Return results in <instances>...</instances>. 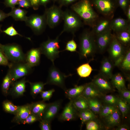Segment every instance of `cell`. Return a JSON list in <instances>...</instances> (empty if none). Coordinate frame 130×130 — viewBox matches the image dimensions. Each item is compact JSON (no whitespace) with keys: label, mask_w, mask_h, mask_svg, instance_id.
<instances>
[{"label":"cell","mask_w":130,"mask_h":130,"mask_svg":"<svg viewBox=\"0 0 130 130\" xmlns=\"http://www.w3.org/2000/svg\"><path fill=\"white\" fill-rule=\"evenodd\" d=\"M129 104L121 97H118L117 107L122 113L123 118L127 114L129 110Z\"/></svg>","instance_id":"cell-34"},{"label":"cell","mask_w":130,"mask_h":130,"mask_svg":"<svg viewBox=\"0 0 130 130\" xmlns=\"http://www.w3.org/2000/svg\"><path fill=\"white\" fill-rule=\"evenodd\" d=\"M31 113V104L19 106L17 111L14 115L12 122L18 124H21Z\"/></svg>","instance_id":"cell-17"},{"label":"cell","mask_w":130,"mask_h":130,"mask_svg":"<svg viewBox=\"0 0 130 130\" xmlns=\"http://www.w3.org/2000/svg\"><path fill=\"white\" fill-rule=\"evenodd\" d=\"M78 116V112L74 108L72 100L65 105L58 117L61 121H69L75 120Z\"/></svg>","instance_id":"cell-14"},{"label":"cell","mask_w":130,"mask_h":130,"mask_svg":"<svg viewBox=\"0 0 130 130\" xmlns=\"http://www.w3.org/2000/svg\"><path fill=\"white\" fill-rule=\"evenodd\" d=\"M31 7L34 10H37L40 5L39 0H29Z\"/></svg>","instance_id":"cell-51"},{"label":"cell","mask_w":130,"mask_h":130,"mask_svg":"<svg viewBox=\"0 0 130 130\" xmlns=\"http://www.w3.org/2000/svg\"><path fill=\"white\" fill-rule=\"evenodd\" d=\"M125 13L128 21L130 20V6H129L127 8Z\"/></svg>","instance_id":"cell-56"},{"label":"cell","mask_w":130,"mask_h":130,"mask_svg":"<svg viewBox=\"0 0 130 130\" xmlns=\"http://www.w3.org/2000/svg\"><path fill=\"white\" fill-rule=\"evenodd\" d=\"M108 52L110 58L114 62H120L123 59L124 54V48L115 36L113 35L109 45Z\"/></svg>","instance_id":"cell-10"},{"label":"cell","mask_w":130,"mask_h":130,"mask_svg":"<svg viewBox=\"0 0 130 130\" xmlns=\"http://www.w3.org/2000/svg\"><path fill=\"white\" fill-rule=\"evenodd\" d=\"M110 27L111 30L117 32L129 29L128 21L121 18H118L110 22Z\"/></svg>","instance_id":"cell-21"},{"label":"cell","mask_w":130,"mask_h":130,"mask_svg":"<svg viewBox=\"0 0 130 130\" xmlns=\"http://www.w3.org/2000/svg\"><path fill=\"white\" fill-rule=\"evenodd\" d=\"M120 97L126 101L129 104H130V91L126 88L118 91Z\"/></svg>","instance_id":"cell-45"},{"label":"cell","mask_w":130,"mask_h":130,"mask_svg":"<svg viewBox=\"0 0 130 130\" xmlns=\"http://www.w3.org/2000/svg\"><path fill=\"white\" fill-rule=\"evenodd\" d=\"M85 124L87 130H99L103 128V125L97 118L88 121Z\"/></svg>","instance_id":"cell-37"},{"label":"cell","mask_w":130,"mask_h":130,"mask_svg":"<svg viewBox=\"0 0 130 130\" xmlns=\"http://www.w3.org/2000/svg\"><path fill=\"white\" fill-rule=\"evenodd\" d=\"M110 27L102 33L97 35L96 43L97 49L101 52H104L109 45L113 35Z\"/></svg>","instance_id":"cell-12"},{"label":"cell","mask_w":130,"mask_h":130,"mask_svg":"<svg viewBox=\"0 0 130 130\" xmlns=\"http://www.w3.org/2000/svg\"><path fill=\"white\" fill-rule=\"evenodd\" d=\"M60 35L59 34L55 39L49 38L41 43L39 47L41 54H44L50 59L52 64H54L55 59L59 57V53L61 51H59V37Z\"/></svg>","instance_id":"cell-5"},{"label":"cell","mask_w":130,"mask_h":130,"mask_svg":"<svg viewBox=\"0 0 130 130\" xmlns=\"http://www.w3.org/2000/svg\"><path fill=\"white\" fill-rule=\"evenodd\" d=\"M39 127L41 130H51V122L49 120L42 119L39 121Z\"/></svg>","instance_id":"cell-46"},{"label":"cell","mask_w":130,"mask_h":130,"mask_svg":"<svg viewBox=\"0 0 130 130\" xmlns=\"http://www.w3.org/2000/svg\"><path fill=\"white\" fill-rule=\"evenodd\" d=\"M26 25L30 27L34 33L39 35L45 30L47 24L45 16L33 14L27 17L25 21Z\"/></svg>","instance_id":"cell-9"},{"label":"cell","mask_w":130,"mask_h":130,"mask_svg":"<svg viewBox=\"0 0 130 130\" xmlns=\"http://www.w3.org/2000/svg\"><path fill=\"white\" fill-rule=\"evenodd\" d=\"M77 45L73 39L69 40L67 43L65 49L63 50L71 52L77 51Z\"/></svg>","instance_id":"cell-41"},{"label":"cell","mask_w":130,"mask_h":130,"mask_svg":"<svg viewBox=\"0 0 130 130\" xmlns=\"http://www.w3.org/2000/svg\"><path fill=\"white\" fill-rule=\"evenodd\" d=\"M122 69L125 71L130 70V51L128 50L124 54L123 59L119 65Z\"/></svg>","instance_id":"cell-38"},{"label":"cell","mask_w":130,"mask_h":130,"mask_svg":"<svg viewBox=\"0 0 130 130\" xmlns=\"http://www.w3.org/2000/svg\"><path fill=\"white\" fill-rule=\"evenodd\" d=\"M111 79V82L113 87L116 88L118 91L126 88L125 79L120 73H117L113 75Z\"/></svg>","instance_id":"cell-25"},{"label":"cell","mask_w":130,"mask_h":130,"mask_svg":"<svg viewBox=\"0 0 130 130\" xmlns=\"http://www.w3.org/2000/svg\"><path fill=\"white\" fill-rule=\"evenodd\" d=\"M3 109L6 112L15 115L17 113L18 106L14 105L11 101L8 100L4 101L3 102Z\"/></svg>","instance_id":"cell-36"},{"label":"cell","mask_w":130,"mask_h":130,"mask_svg":"<svg viewBox=\"0 0 130 130\" xmlns=\"http://www.w3.org/2000/svg\"><path fill=\"white\" fill-rule=\"evenodd\" d=\"M92 70L89 62L80 65L76 69L77 74L80 77L82 78L89 77Z\"/></svg>","instance_id":"cell-32"},{"label":"cell","mask_w":130,"mask_h":130,"mask_svg":"<svg viewBox=\"0 0 130 130\" xmlns=\"http://www.w3.org/2000/svg\"><path fill=\"white\" fill-rule=\"evenodd\" d=\"M8 67L12 84L18 79L29 74L32 71V67L26 62L10 63Z\"/></svg>","instance_id":"cell-6"},{"label":"cell","mask_w":130,"mask_h":130,"mask_svg":"<svg viewBox=\"0 0 130 130\" xmlns=\"http://www.w3.org/2000/svg\"><path fill=\"white\" fill-rule=\"evenodd\" d=\"M2 26V25H0V33L2 32V31L1 30V27Z\"/></svg>","instance_id":"cell-57"},{"label":"cell","mask_w":130,"mask_h":130,"mask_svg":"<svg viewBox=\"0 0 130 130\" xmlns=\"http://www.w3.org/2000/svg\"><path fill=\"white\" fill-rule=\"evenodd\" d=\"M93 3L99 11L104 15L109 16L114 12V5L111 0H93Z\"/></svg>","instance_id":"cell-13"},{"label":"cell","mask_w":130,"mask_h":130,"mask_svg":"<svg viewBox=\"0 0 130 130\" xmlns=\"http://www.w3.org/2000/svg\"><path fill=\"white\" fill-rule=\"evenodd\" d=\"M18 5L20 8H28L31 7L29 0H21L18 2Z\"/></svg>","instance_id":"cell-49"},{"label":"cell","mask_w":130,"mask_h":130,"mask_svg":"<svg viewBox=\"0 0 130 130\" xmlns=\"http://www.w3.org/2000/svg\"><path fill=\"white\" fill-rule=\"evenodd\" d=\"M71 8L85 24L94 26L98 16L92 8L90 0H81L73 4Z\"/></svg>","instance_id":"cell-1"},{"label":"cell","mask_w":130,"mask_h":130,"mask_svg":"<svg viewBox=\"0 0 130 130\" xmlns=\"http://www.w3.org/2000/svg\"><path fill=\"white\" fill-rule=\"evenodd\" d=\"M113 65L111 59L104 58L102 62L100 74L109 79H111L112 75Z\"/></svg>","instance_id":"cell-20"},{"label":"cell","mask_w":130,"mask_h":130,"mask_svg":"<svg viewBox=\"0 0 130 130\" xmlns=\"http://www.w3.org/2000/svg\"><path fill=\"white\" fill-rule=\"evenodd\" d=\"M72 100L73 106L78 112L89 109L87 99L82 95Z\"/></svg>","instance_id":"cell-27"},{"label":"cell","mask_w":130,"mask_h":130,"mask_svg":"<svg viewBox=\"0 0 130 130\" xmlns=\"http://www.w3.org/2000/svg\"><path fill=\"white\" fill-rule=\"evenodd\" d=\"M10 64L9 61L0 49V65L8 66Z\"/></svg>","instance_id":"cell-47"},{"label":"cell","mask_w":130,"mask_h":130,"mask_svg":"<svg viewBox=\"0 0 130 130\" xmlns=\"http://www.w3.org/2000/svg\"><path fill=\"white\" fill-rule=\"evenodd\" d=\"M115 130H129V128L127 125L125 124H124L119 126Z\"/></svg>","instance_id":"cell-54"},{"label":"cell","mask_w":130,"mask_h":130,"mask_svg":"<svg viewBox=\"0 0 130 130\" xmlns=\"http://www.w3.org/2000/svg\"><path fill=\"white\" fill-rule=\"evenodd\" d=\"M41 53L39 48H32L26 54L25 62L31 67L39 65L40 64Z\"/></svg>","instance_id":"cell-18"},{"label":"cell","mask_w":130,"mask_h":130,"mask_svg":"<svg viewBox=\"0 0 130 130\" xmlns=\"http://www.w3.org/2000/svg\"><path fill=\"white\" fill-rule=\"evenodd\" d=\"M61 103V100H58L48 104L42 116V119L51 122L58 113Z\"/></svg>","instance_id":"cell-16"},{"label":"cell","mask_w":130,"mask_h":130,"mask_svg":"<svg viewBox=\"0 0 130 130\" xmlns=\"http://www.w3.org/2000/svg\"><path fill=\"white\" fill-rule=\"evenodd\" d=\"M109 79L99 73L94 77L92 82L104 95L114 91V88Z\"/></svg>","instance_id":"cell-11"},{"label":"cell","mask_w":130,"mask_h":130,"mask_svg":"<svg viewBox=\"0 0 130 130\" xmlns=\"http://www.w3.org/2000/svg\"><path fill=\"white\" fill-rule=\"evenodd\" d=\"M85 84L79 86L75 85L73 88L66 89L65 91L66 97L70 100L82 95Z\"/></svg>","instance_id":"cell-24"},{"label":"cell","mask_w":130,"mask_h":130,"mask_svg":"<svg viewBox=\"0 0 130 130\" xmlns=\"http://www.w3.org/2000/svg\"><path fill=\"white\" fill-rule=\"evenodd\" d=\"M103 96V100L106 104L117 107L118 97L112 94L105 95Z\"/></svg>","instance_id":"cell-39"},{"label":"cell","mask_w":130,"mask_h":130,"mask_svg":"<svg viewBox=\"0 0 130 130\" xmlns=\"http://www.w3.org/2000/svg\"><path fill=\"white\" fill-rule=\"evenodd\" d=\"M2 32L12 37L18 35L22 37H23V36L18 32L13 25L8 27L5 30L2 31Z\"/></svg>","instance_id":"cell-42"},{"label":"cell","mask_w":130,"mask_h":130,"mask_svg":"<svg viewBox=\"0 0 130 130\" xmlns=\"http://www.w3.org/2000/svg\"><path fill=\"white\" fill-rule=\"evenodd\" d=\"M106 126L110 128L116 126L120 121V113L117 108L111 114L104 117Z\"/></svg>","instance_id":"cell-23"},{"label":"cell","mask_w":130,"mask_h":130,"mask_svg":"<svg viewBox=\"0 0 130 130\" xmlns=\"http://www.w3.org/2000/svg\"><path fill=\"white\" fill-rule=\"evenodd\" d=\"M40 120V118L35 114L31 113L28 117L21 123V124H31L37 121H39Z\"/></svg>","instance_id":"cell-43"},{"label":"cell","mask_w":130,"mask_h":130,"mask_svg":"<svg viewBox=\"0 0 130 130\" xmlns=\"http://www.w3.org/2000/svg\"><path fill=\"white\" fill-rule=\"evenodd\" d=\"M61 8L60 6L53 5L46 9L44 14L47 25L50 28H54L63 20V11Z\"/></svg>","instance_id":"cell-7"},{"label":"cell","mask_w":130,"mask_h":130,"mask_svg":"<svg viewBox=\"0 0 130 130\" xmlns=\"http://www.w3.org/2000/svg\"><path fill=\"white\" fill-rule=\"evenodd\" d=\"M69 76L66 75L56 67L54 64H52L49 69L45 83L46 84L57 86L65 91L67 89L65 84V79Z\"/></svg>","instance_id":"cell-8"},{"label":"cell","mask_w":130,"mask_h":130,"mask_svg":"<svg viewBox=\"0 0 130 130\" xmlns=\"http://www.w3.org/2000/svg\"><path fill=\"white\" fill-rule=\"evenodd\" d=\"M21 0H4V3L6 7L13 8L17 5L18 2Z\"/></svg>","instance_id":"cell-48"},{"label":"cell","mask_w":130,"mask_h":130,"mask_svg":"<svg viewBox=\"0 0 130 130\" xmlns=\"http://www.w3.org/2000/svg\"><path fill=\"white\" fill-rule=\"evenodd\" d=\"M30 87V93L33 98L43 91L44 85L46 84L42 82H32L28 81Z\"/></svg>","instance_id":"cell-29"},{"label":"cell","mask_w":130,"mask_h":130,"mask_svg":"<svg viewBox=\"0 0 130 130\" xmlns=\"http://www.w3.org/2000/svg\"><path fill=\"white\" fill-rule=\"evenodd\" d=\"M87 99L89 109L95 115L99 114L103 106L100 101L97 98Z\"/></svg>","instance_id":"cell-30"},{"label":"cell","mask_w":130,"mask_h":130,"mask_svg":"<svg viewBox=\"0 0 130 130\" xmlns=\"http://www.w3.org/2000/svg\"><path fill=\"white\" fill-rule=\"evenodd\" d=\"M117 32L116 37L118 41L122 44L127 45L130 41V30L121 31Z\"/></svg>","instance_id":"cell-33"},{"label":"cell","mask_w":130,"mask_h":130,"mask_svg":"<svg viewBox=\"0 0 130 130\" xmlns=\"http://www.w3.org/2000/svg\"><path fill=\"white\" fill-rule=\"evenodd\" d=\"M28 81L26 80L25 77H23L19 81H15L11 85L9 94H10L14 98L22 96L26 91V83Z\"/></svg>","instance_id":"cell-15"},{"label":"cell","mask_w":130,"mask_h":130,"mask_svg":"<svg viewBox=\"0 0 130 130\" xmlns=\"http://www.w3.org/2000/svg\"><path fill=\"white\" fill-rule=\"evenodd\" d=\"M55 91V90L54 89L48 91H42L40 94L43 99L42 100L44 101H49Z\"/></svg>","instance_id":"cell-44"},{"label":"cell","mask_w":130,"mask_h":130,"mask_svg":"<svg viewBox=\"0 0 130 130\" xmlns=\"http://www.w3.org/2000/svg\"><path fill=\"white\" fill-rule=\"evenodd\" d=\"M12 84L11 76L9 71L8 70L3 79L1 86L2 92L5 96H6L9 94L10 87Z\"/></svg>","instance_id":"cell-31"},{"label":"cell","mask_w":130,"mask_h":130,"mask_svg":"<svg viewBox=\"0 0 130 130\" xmlns=\"http://www.w3.org/2000/svg\"><path fill=\"white\" fill-rule=\"evenodd\" d=\"M82 95L87 99L98 98L103 96L92 81L85 84Z\"/></svg>","instance_id":"cell-19"},{"label":"cell","mask_w":130,"mask_h":130,"mask_svg":"<svg viewBox=\"0 0 130 130\" xmlns=\"http://www.w3.org/2000/svg\"><path fill=\"white\" fill-rule=\"evenodd\" d=\"M31 104V113L38 116L40 120L42 119V116L48 104L42 100L32 102Z\"/></svg>","instance_id":"cell-22"},{"label":"cell","mask_w":130,"mask_h":130,"mask_svg":"<svg viewBox=\"0 0 130 130\" xmlns=\"http://www.w3.org/2000/svg\"><path fill=\"white\" fill-rule=\"evenodd\" d=\"M53 1H56L57 0H52Z\"/></svg>","instance_id":"cell-58"},{"label":"cell","mask_w":130,"mask_h":130,"mask_svg":"<svg viewBox=\"0 0 130 130\" xmlns=\"http://www.w3.org/2000/svg\"><path fill=\"white\" fill-rule=\"evenodd\" d=\"M78 116L81 120V127L87 122L97 118L96 115L89 109L78 112Z\"/></svg>","instance_id":"cell-28"},{"label":"cell","mask_w":130,"mask_h":130,"mask_svg":"<svg viewBox=\"0 0 130 130\" xmlns=\"http://www.w3.org/2000/svg\"><path fill=\"white\" fill-rule=\"evenodd\" d=\"M117 108V107L106 104L102 106L99 114L100 116L104 117L112 113Z\"/></svg>","instance_id":"cell-40"},{"label":"cell","mask_w":130,"mask_h":130,"mask_svg":"<svg viewBox=\"0 0 130 130\" xmlns=\"http://www.w3.org/2000/svg\"><path fill=\"white\" fill-rule=\"evenodd\" d=\"M0 49L11 63L26 62V54L19 45L14 43L5 45L0 44Z\"/></svg>","instance_id":"cell-3"},{"label":"cell","mask_w":130,"mask_h":130,"mask_svg":"<svg viewBox=\"0 0 130 130\" xmlns=\"http://www.w3.org/2000/svg\"><path fill=\"white\" fill-rule=\"evenodd\" d=\"M110 22L107 19H104L100 21L96 26L94 33L96 35L102 33L109 27Z\"/></svg>","instance_id":"cell-35"},{"label":"cell","mask_w":130,"mask_h":130,"mask_svg":"<svg viewBox=\"0 0 130 130\" xmlns=\"http://www.w3.org/2000/svg\"><path fill=\"white\" fill-rule=\"evenodd\" d=\"M9 17L8 13H6L0 10V22L2 21L6 17Z\"/></svg>","instance_id":"cell-53"},{"label":"cell","mask_w":130,"mask_h":130,"mask_svg":"<svg viewBox=\"0 0 130 130\" xmlns=\"http://www.w3.org/2000/svg\"><path fill=\"white\" fill-rule=\"evenodd\" d=\"M27 12L20 7H15L12 8L11 11L8 13L9 16L12 17L15 20L25 21L27 17L26 16Z\"/></svg>","instance_id":"cell-26"},{"label":"cell","mask_w":130,"mask_h":130,"mask_svg":"<svg viewBox=\"0 0 130 130\" xmlns=\"http://www.w3.org/2000/svg\"><path fill=\"white\" fill-rule=\"evenodd\" d=\"M118 3L120 7L125 13L129 6L128 0H118Z\"/></svg>","instance_id":"cell-50"},{"label":"cell","mask_w":130,"mask_h":130,"mask_svg":"<svg viewBox=\"0 0 130 130\" xmlns=\"http://www.w3.org/2000/svg\"><path fill=\"white\" fill-rule=\"evenodd\" d=\"M78 0H59L60 6H67L76 1Z\"/></svg>","instance_id":"cell-52"},{"label":"cell","mask_w":130,"mask_h":130,"mask_svg":"<svg viewBox=\"0 0 130 130\" xmlns=\"http://www.w3.org/2000/svg\"><path fill=\"white\" fill-rule=\"evenodd\" d=\"M63 20L64 25L61 35L64 32L71 33L74 35L75 32L82 26L81 19L72 10L67 9L63 11Z\"/></svg>","instance_id":"cell-4"},{"label":"cell","mask_w":130,"mask_h":130,"mask_svg":"<svg viewBox=\"0 0 130 130\" xmlns=\"http://www.w3.org/2000/svg\"><path fill=\"white\" fill-rule=\"evenodd\" d=\"M40 5L46 7V5L49 2L50 0H39Z\"/></svg>","instance_id":"cell-55"},{"label":"cell","mask_w":130,"mask_h":130,"mask_svg":"<svg viewBox=\"0 0 130 130\" xmlns=\"http://www.w3.org/2000/svg\"><path fill=\"white\" fill-rule=\"evenodd\" d=\"M96 41L92 32L84 31L79 38L78 53L81 58H86L92 56L97 50Z\"/></svg>","instance_id":"cell-2"}]
</instances>
